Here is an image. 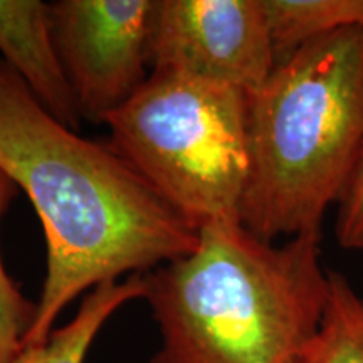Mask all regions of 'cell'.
<instances>
[{"label": "cell", "mask_w": 363, "mask_h": 363, "mask_svg": "<svg viewBox=\"0 0 363 363\" xmlns=\"http://www.w3.org/2000/svg\"><path fill=\"white\" fill-rule=\"evenodd\" d=\"M104 125L111 147L199 233L240 222L249 175V94L152 71Z\"/></svg>", "instance_id": "cell-4"}, {"label": "cell", "mask_w": 363, "mask_h": 363, "mask_svg": "<svg viewBox=\"0 0 363 363\" xmlns=\"http://www.w3.org/2000/svg\"><path fill=\"white\" fill-rule=\"evenodd\" d=\"M363 147V30L276 62L249 94V175L240 224L267 242L320 234Z\"/></svg>", "instance_id": "cell-3"}, {"label": "cell", "mask_w": 363, "mask_h": 363, "mask_svg": "<svg viewBox=\"0 0 363 363\" xmlns=\"http://www.w3.org/2000/svg\"><path fill=\"white\" fill-rule=\"evenodd\" d=\"M274 66L261 0H158L152 71L252 94Z\"/></svg>", "instance_id": "cell-6"}, {"label": "cell", "mask_w": 363, "mask_h": 363, "mask_svg": "<svg viewBox=\"0 0 363 363\" xmlns=\"http://www.w3.org/2000/svg\"><path fill=\"white\" fill-rule=\"evenodd\" d=\"M276 62L348 29L363 30V0H261Z\"/></svg>", "instance_id": "cell-9"}, {"label": "cell", "mask_w": 363, "mask_h": 363, "mask_svg": "<svg viewBox=\"0 0 363 363\" xmlns=\"http://www.w3.org/2000/svg\"><path fill=\"white\" fill-rule=\"evenodd\" d=\"M335 235L345 251H363V147L337 203Z\"/></svg>", "instance_id": "cell-12"}, {"label": "cell", "mask_w": 363, "mask_h": 363, "mask_svg": "<svg viewBox=\"0 0 363 363\" xmlns=\"http://www.w3.org/2000/svg\"><path fill=\"white\" fill-rule=\"evenodd\" d=\"M49 9L79 115L104 123L152 74L158 0H57Z\"/></svg>", "instance_id": "cell-5"}, {"label": "cell", "mask_w": 363, "mask_h": 363, "mask_svg": "<svg viewBox=\"0 0 363 363\" xmlns=\"http://www.w3.org/2000/svg\"><path fill=\"white\" fill-rule=\"evenodd\" d=\"M0 169L34 206L48 254L22 348L43 345L83 293L187 256L201 239L111 143L56 120L2 57Z\"/></svg>", "instance_id": "cell-1"}, {"label": "cell", "mask_w": 363, "mask_h": 363, "mask_svg": "<svg viewBox=\"0 0 363 363\" xmlns=\"http://www.w3.org/2000/svg\"><path fill=\"white\" fill-rule=\"evenodd\" d=\"M17 194L19 187L0 169V224ZM35 313L38 301L22 293L4 266L0 252V363H13L19 355L22 343L34 325Z\"/></svg>", "instance_id": "cell-11"}, {"label": "cell", "mask_w": 363, "mask_h": 363, "mask_svg": "<svg viewBox=\"0 0 363 363\" xmlns=\"http://www.w3.org/2000/svg\"><path fill=\"white\" fill-rule=\"evenodd\" d=\"M320 244L267 242L240 222L203 227L192 252L145 272L162 338L150 363H293L328 299Z\"/></svg>", "instance_id": "cell-2"}, {"label": "cell", "mask_w": 363, "mask_h": 363, "mask_svg": "<svg viewBox=\"0 0 363 363\" xmlns=\"http://www.w3.org/2000/svg\"><path fill=\"white\" fill-rule=\"evenodd\" d=\"M145 296V272L96 286L86 293L72 320L61 328H54L43 345L22 348L13 363H84L91 345L106 321L120 308Z\"/></svg>", "instance_id": "cell-8"}, {"label": "cell", "mask_w": 363, "mask_h": 363, "mask_svg": "<svg viewBox=\"0 0 363 363\" xmlns=\"http://www.w3.org/2000/svg\"><path fill=\"white\" fill-rule=\"evenodd\" d=\"M293 363H363V296L342 272L330 271L321 323Z\"/></svg>", "instance_id": "cell-10"}, {"label": "cell", "mask_w": 363, "mask_h": 363, "mask_svg": "<svg viewBox=\"0 0 363 363\" xmlns=\"http://www.w3.org/2000/svg\"><path fill=\"white\" fill-rule=\"evenodd\" d=\"M0 57L56 120L79 130L83 118L59 57L49 4L0 0Z\"/></svg>", "instance_id": "cell-7"}]
</instances>
